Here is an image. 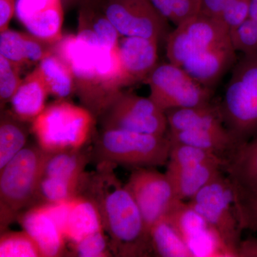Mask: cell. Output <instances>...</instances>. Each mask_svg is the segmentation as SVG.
<instances>
[{
    "instance_id": "obj_1",
    "label": "cell",
    "mask_w": 257,
    "mask_h": 257,
    "mask_svg": "<svg viewBox=\"0 0 257 257\" xmlns=\"http://www.w3.org/2000/svg\"><path fill=\"white\" fill-rule=\"evenodd\" d=\"M116 166L96 164L88 173L80 195L92 199L99 209L103 226L115 256H149L150 235L141 211L114 172Z\"/></svg>"
},
{
    "instance_id": "obj_2",
    "label": "cell",
    "mask_w": 257,
    "mask_h": 257,
    "mask_svg": "<svg viewBox=\"0 0 257 257\" xmlns=\"http://www.w3.org/2000/svg\"><path fill=\"white\" fill-rule=\"evenodd\" d=\"M166 50L169 62L210 89L236 63L229 29L219 19L200 13L167 35Z\"/></svg>"
},
{
    "instance_id": "obj_3",
    "label": "cell",
    "mask_w": 257,
    "mask_h": 257,
    "mask_svg": "<svg viewBox=\"0 0 257 257\" xmlns=\"http://www.w3.org/2000/svg\"><path fill=\"white\" fill-rule=\"evenodd\" d=\"M53 51L70 67L79 100L96 118L123 87L130 85L118 47L92 46L77 35H67L56 42Z\"/></svg>"
},
{
    "instance_id": "obj_4",
    "label": "cell",
    "mask_w": 257,
    "mask_h": 257,
    "mask_svg": "<svg viewBox=\"0 0 257 257\" xmlns=\"http://www.w3.org/2000/svg\"><path fill=\"white\" fill-rule=\"evenodd\" d=\"M51 153L38 145H27L0 170V226L5 231L36 199Z\"/></svg>"
},
{
    "instance_id": "obj_5",
    "label": "cell",
    "mask_w": 257,
    "mask_h": 257,
    "mask_svg": "<svg viewBox=\"0 0 257 257\" xmlns=\"http://www.w3.org/2000/svg\"><path fill=\"white\" fill-rule=\"evenodd\" d=\"M95 119L84 106L57 99L32 121L31 133L49 153L81 150L92 137Z\"/></svg>"
},
{
    "instance_id": "obj_6",
    "label": "cell",
    "mask_w": 257,
    "mask_h": 257,
    "mask_svg": "<svg viewBox=\"0 0 257 257\" xmlns=\"http://www.w3.org/2000/svg\"><path fill=\"white\" fill-rule=\"evenodd\" d=\"M172 143L168 136L121 130H101L94 141L91 158L96 164L142 168L168 162Z\"/></svg>"
},
{
    "instance_id": "obj_7",
    "label": "cell",
    "mask_w": 257,
    "mask_h": 257,
    "mask_svg": "<svg viewBox=\"0 0 257 257\" xmlns=\"http://www.w3.org/2000/svg\"><path fill=\"white\" fill-rule=\"evenodd\" d=\"M219 109L238 147L256 136L257 54L243 55L235 64Z\"/></svg>"
},
{
    "instance_id": "obj_8",
    "label": "cell",
    "mask_w": 257,
    "mask_h": 257,
    "mask_svg": "<svg viewBox=\"0 0 257 257\" xmlns=\"http://www.w3.org/2000/svg\"><path fill=\"white\" fill-rule=\"evenodd\" d=\"M236 197L234 184L221 172L187 202L215 230L234 257L243 230Z\"/></svg>"
},
{
    "instance_id": "obj_9",
    "label": "cell",
    "mask_w": 257,
    "mask_h": 257,
    "mask_svg": "<svg viewBox=\"0 0 257 257\" xmlns=\"http://www.w3.org/2000/svg\"><path fill=\"white\" fill-rule=\"evenodd\" d=\"M149 97L162 111L210 104L211 89L172 62L157 64L146 79Z\"/></svg>"
},
{
    "instance_id": "obj_10",
    "label": "cell",
    "mask_w": 257,
    "mask_h": 257,
    "mask_svg": "<svg viewBox=\"0 0 257 257\" xmlns=\"http://www.w3.org/2000/svg\"><path fill=\"white\" fill-rule=\"evenodd\" d=\"M101 130H121L165 135L168 121L165 111L150 97L121 91L97 116Z\"/></svg>"
},
{
    "instance_id": "obj_11",
    "label": "cell",
    "mask_w": 257,
    "mask_h": 257,
    "mask_svg": "<svg viewBox=\"0 0 257 257\" xmlns=\"http://www.w3.org/2000/svg\"><path fill=\"white\" fill-rule=\"evenodd\" d=\"M124 186L138 204L149 232L179 200L167 174L152 167L135 169Z\"/></svg>"
},
{
    "instance_id": "obj_12",
    "label": "cell",
    "mask_w": 257,
    "mask_h": 257,
    "mask_svg": "<svg viewBox=\"0 0 257 257\" xmlns=\"http://www.w3.org/2000/svg\"><path fill=\"white\" fill-rule=\"evenodd\" d=\"M100 7L120 36L140 37L160 42L167 20L150 0H103Z\"/></svg>"
},
{
    "instance_id": "obj_13",
    "label": "cell",
    "mask_w": 257,
    "mask_h": 257,
    "mask_svg": "<svg viewBox=\"0 0 257 257\" xmlns=\"http://www.w3.org/2000/svg\"><path fill=\"white\" fill-rule=\"evenodd\" d=\"M165 216L195 257H234L215 230L188 202L177 201Z\"/></svg>"
},
{
    "instance_id": "obj_14",
    "label": "cell",
    "mask_w": 257,
    "mask_h": 257,
    "mask_svg": "<svg viewBox=\"0 0 257 257\" xmlns=\"http://www.w3.org/2000/svg\"><path fill=\"white\" fill-rule=\"evenodd\" d=\"M62 0H17L16 14L29 33L55 45L62 37Z\"/></svg>"
},
{
    "instance_id": "obj_15",
    "label": "cell",
    "mask_w": 257,
    "mask_h": 257,
    "mask_svg": "<svg viewBox=\"0 0 257 257\" xmlns=\"http://www.w3.org/2000/svg\"><path fill=\"white\" fill-rule=\"evenodd\" d=\"M24 231L35 240L43 257H58L67 251L65 238L48 204L29 208L18 216Z\"/></svg>"
},
{
    "instance_id": "obj_16",
    "label": "cell",
    "mask_w": 257,
    "mask_h": 257,
    "mask_svg": "<svg viewBox=\"0 0 257 257\" xmlns=\"http://www.w3.org/2000/svg\"><path fill=\"white\" fill-rule=\"evenodd\" d=\"M159 42L140 37H123L118 44L121 65L130 85L145 81L157 65Z\"/></svg>"
},
{
    "instance_id": "obj_17",
    "label": "cell",
    "mask_w": 257,
    "mask_h": 257,
    "mask_svg": "<svg viewBox=\"0 0 257 257\" xmlns=\"http://www.w3.org/2000/svg\"><path fill=\"white\" fill-rule=\"evenodd\" d=\"M77 36L88 45L112 48L121 37L96 0H85L79 10Z\"/></svg>"
},
{
    "instance_id": "obj_18",
    "label": "cell",
    "mask_w": 257,
    "mask_h": 257,
    "mask_svg": "<svg viewBox=\"0 0 257 257\" xmlns=\"http://www.w3.org/2000/svg\"><path fill=\"white\" fill-rule=\"evenodd\" d=\"M54 45L30 33L8 30L0 32V55L23 67L38 64L53 52Z\"/></svg>"
},
{
    "instance_id": "obj_19",
    "label": "cell",
    "mask_w": 257,
    "mask_h": 257,
    "mask_svg": "<svg viewBox=\"0 0 257 257\" xmlns=\"http://www.w3.org/2000/svg\"><path fill=\"white\" fill-rule=\"evenodd\" d=\"M103 229L100 213L92 199L79 195L69 201L62 227L64 238L69 244Z\"/></svg>"
},
{
    "instance_id": "obj_20",
    "label": "cell",
    "mask_w": 257,
    "mask_h": 257,
    "mask_svg": "<svg viewBox=\"0 0 257 257\" xmlns=\"http://www.w3.org/2000/svg\"><path fill=\"white\" fill-rule=\"evenodd\" d=\"M48 95L46 83L36 67L22 80L10 101V111L19 119L31 124L46 107Z\"/></svg>"
},
{
    "instance_id": "obj_21",
    "label": "cell",
    "mask_w": 257,
    "mask_h": 257,
    "mask_svg": "<svg viewBox=\"0 0 257 257\" xmlns=\"http://www.w3.org/2000/svg\"><path fill=\"white\" fill-rule=\"evenodd\" d=\"M225 168L237 194H257V135L231 154Z\"/></svg>"
},
{
    "instance_id": "obj_22",
    "label": "cell",
    "mask_w": 257,
    "mask_h": 257,
    "mask_svg": "<svg viewBox=\"0 0 257 257\" xmlns=\"http://www.w3.org/2000/svg\"><path fill=\"white\" fill-rule=\"evenodd\" d=\"M166 114L170 131L227 130L219 107H214L210 104L172 109L167 111Z\"/></svg>"
},
{
    "instance_id": "obj_23",
    "label": "cell",
    "mask_w": 257,
    "mask_h": 257,
    "mask_svg": "<svg viewBox=\"0 0 257 257\" xmlns=\"http://www.w3.org/2000/svg\"><path fill=\"white\" fill-rule=\"evenodd\" d=\"M224 167L221 164H206L185 168H167L165 173L173 184L178 199L186 201L217 177Z\"/></svg>"
},
{
    "instance_id": "obj_24",
    "label": "cell",
    "mask_w": 257,
    "mask_h": 257,
    "mask_svg": "<svg viewBox=\"0 0 257 257\" xmlns=\"http://www.w3.org/2000/svg\"><path fill=\"white\" fill-rule=\"evenodd\" d=\"M168 138L172 143L183 144L213 152L224 158L226 152L233 153L237 148V144L228 130H184L170 131ZM225 159V158H224Z\"/></svg>"
},
{
    "instance_id": "obj_25",
    "label": "cell",
    "mask_w": 257,
    "mask_h": 257,
    "mask_svg": "<svg viewBox=\"0 0 257 257\" xmlns=\"http://www.w3.org/2000/svg\"><path fill=\"white\" fill-rule=\"evenodd\" d=\"M37 67L50 95L67 100L76 92L75 81L70 67L54 51L42 59Z\"/></svg>"
},
{
    "instance_id": "obj_26",
    "label": "cell",
    "mask_w": 257,
    "mask_h": 257,
    "mask_svg": "<svg viewBox=\"0 0 257 257\" xmlns=\"http://www.w3.org/2000/svg\"><path fill=\"white\" fill-rule=\"evenodd\" d=\"M10 110H2L0 119V170L27 146L31 126Z\"/></svg>"
},
{
    "instance_id": "obj_27",
    "label": "cell",
    "mask_w": 257,
    "mask_h": 257,
    "mask_svg": "<svg viewBox=\"0 0 257 257\" xmlns=\"http://www.w3.org/2000/svg\"><path fill=\"white\" fill-rule=\"evenodd\" d=\"M90 159L91 154L88 155L82 149L51 153L43 176L82 182L87 175L85 169Z\"/></svg>"
},
{
    "instance_id": "obj_28",
    "label": "cell",
    "mask_w": 257,
    "mask_h": 257,
    "mask_svg": "<svg viewBox=\"0 0 257 257\" xmlns=\"http://www.w3.org/2000/svg\"><path fill=\"white\" fill-rule=\"evenodd\" d=\"M152 251L162 257H195L175 227L165 216L150 230Z\"/></svg>"
},
{
    "instance_id": "obj_29",
    "label": "cell",
    "mask_w": 257,
    "mask_h": 257,
    "mask_svg": "<svg viewBox=\"0 0 257 257\" xmlns=\"http://www.w3.org/2000/svg\"><path fill=\"white\" fill-rule=\"evenodd\" d=\"M86 177L82 182H72L43 176L40 181L33 206L58 204L77 197L82 192Z\"/></svg>"
},
{
    "instance_id": "obj_30",
    "label": "cell",
    "mask_w": 257,
    "mask_h": 257,
    "mask_svg": "<svg viewBox=\"0 0 257 257\" xmlns=\"http://www.w3.org/2000/svg\"><path fill=\"white\" fill-rule=\"evenodd\" d=\"M226 163L227 160L213 152L183 144L172 143L167 168H185L206 164H221L226 167Z\"/></svg>"
},
{
    "instance_id": "obj_31",
    "label": "cell",
    "mask_w": 257,
    "mask_h": 257,
    "mask_svg": "<svg viewBox=\"0 0 257 257\" xmlns=\"http://www.w3.org/2000/svg\"><path fill=\"white\" fill-rule=\"evenodd\" d=\"M0 257H43L38 245L25 231H3Z\"/></svg>"
},
{
    "instance_id": "obj_32",
    "label": "cell",
    "mask_w": 257,
    "mask_h": 257,
    "mask_svg": "<svg viewBox=\"0 0 257 257\" xmlns=\"http://www.w3.org/2000/svg\"><path fill=\"white\" fill-rule=\"evenodd\" d=\"M157 11L167 20L180 25L187 19L199 14L201 0H150Z\"/></svg>"
},
{
    "instance_id": "obj_33",
    "label": "cell",
    "mask_w": 257,
    "mask_h": 257,
    "mask_svg": "<svg viewBox=\"0 0 257 257\" xmlns=\"http://www.w3.org/2000/svg\"><path fill=\"white\" fill-rule=\"evenodd\" d=\"M74 256L108 257L114 256L110 240L104 229L83 238L77 242L69 244Z\"/></svg>"
},
{
    "instance_id": "obj_34",
    "label": "cell",
    "mask_w": 257,
    "mask_h": 257,
    "mask_svg": "<svg viewBox=\"0 0 257 257\" xmlns=\"http://www.w3.org/2000/svg\"><path fill=\"white\" fill-rule=\"evenodd\" d=\"M231 45L236 52L243 55L257 54V22L248 18L229 30Z\"/></svg>"
},
{
    "instance_id": "obj_35",
    "label": "cell",
    "mask_w": 257,
    "mask_h": 257,
    "mask_svg": "<svg viewBox=\"0 0 257 257\" xmlns=\"http://www.w3.org/2000/svg\"><path fill=\"white\" fill-rule=\"evenodd\" d=\"M21 67L0 55V104L1 109L10 102L23 79Z\"/></svg>"
},
{
    "instance_id": "obj_36",
    "label": "cell",
    "mask_w": 257,
    "mask_h": 257,
    "mask_svg": "<svg viewBox=\"0 0 257 257\" xmlns=\"http://www.w3.org/2000/svg\"><path fill=\"white\" fill-rule=\"evenodd\" d=\"M236 195L243 229L257 233V194H239L236 192Z\"/></svg>"
},
{
    "instance_id": "obj_37",
    "label": "cell",
    "mask_w": 257,
    "mask_h": 257,
    "mask_svg": "<svg viewBox=\"0 0 257 257\" xmlns=\"http://www.w3.org/2000/svg\"><path fill=\"white\" fill-rule=\"evenodd\" d=\"M250 0H232L223 12L219 20L230 30L249 18Z\"/></svg>"
},
{
    "instance_id": "obj_38",
    "label": "cell",
    "mask_w": 257,
    "mask_h": 257,
    "mask_svg": "<svg viewBox=\"0 0 257 257\" xmlns=\"http://www.w3.org/2000/svg\"><path fill=\"white\" fill-rule=\"evenodd\" d=\"M231 1L232 0H201L199 13L219 20L223 12Z\"/></svg>"
},
{
    "instance_id": "obj_39",
    "label": "cell",
    "mask_w": 257,
    "mask_h": 257,
    "mask_svg": "<svg viewBox=\"0 0 257 257\" xmlns=\"http://www.w3.org/2000/svg\"><path fill=\"white\" fill-rule=\"evenodd\" d=\"M17 0H0V32L9 29L16 12Z\"/></svg>"
},
{
    "instance_id": "obj_40",
    "label": "cell",
    "mask_w": 257,
    "mask_h": 257,
    "mask_svg": "<svg viewBox=\"0 0 257 257\" xmlns=\"http://www.w3.org/2000/svg\"><path fill=\"white\" fill-rule=\"evenodd\" d=\"M237 257H257V237L241 240L238 248Z\"/></svg>"
},
{
    "instance_id": "obj_41",
    "label": "cell",
    "mask_w": 257,
    "mask_h": 257,
    "mask_svg": "<svg viewBox=\"0 0 257 257\" xmlns=\"http://www.w3.org/2000/svg\"><path fill=\"white\" fill-rule=\"evenodd\" d=\"M249 18L257 22V0H250Z\"/></svg>"
},
{
    "instance_id": "obj_42",
    "label": "cell",
    "mask_w": 257,
    "mask_h": 257,
    "mask_svg": "<svg viewBox=\"0 0 257 257\" xmlns=\"http://www.w3.org/2000/svg\"><path fill=\"white\" fill-rule=\"evenodd\" d=\"M62 1L74 2V1H76V0H62Z\"/></svg>"
}]
</instances>
